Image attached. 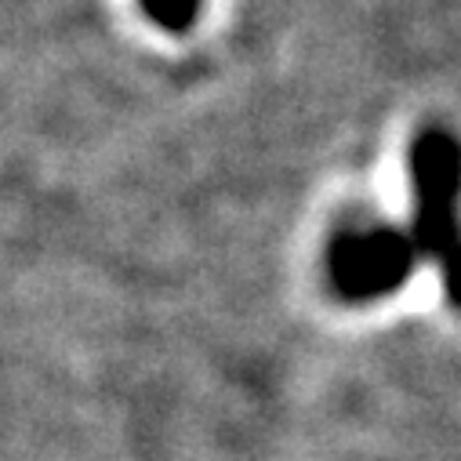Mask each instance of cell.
<instances>
[{
	"label": "cell",
	"mask_w": 461,
	"mask_h": 461,
	"mask_svg": "<svg viewBox=\"0 0 461 461\" xmlns=\"http://www.w3.org/2000/svg\"><path fill=\"white\" fill-rule=\"evenodd\" d=\"M418 251L407 233L393 225L345 229L327 251L330 287L345 302H375L407 284Z\"/></svg>",
	"instance_id": "cell-2"
},
{
	"label": "cell",
	"mask_w": 461,
	"mask_h": 461,
	"mask_svg": "<svg viewBox=\"0 0 461 461\" xmlns=\"http://www.w3.org/2000/svg\"><path fill=\"white\" fill-rule=\"evenodd\" d=\"M418 255L436 258L447 298L461 309V142L443 128L421 131L411 149Z\"/></svg>",
	"instance_id": "cell-1"
},
{
	"label": "cell",
	"mask_w": 461,
	"mask_h": 461,
	"mask_svg": "<svg viewBox=\"0 0 461 461\" xmlns=\"http://www.w3.org/2000/svg\"><path fill=\"white\" fill-rule=\"evenodd\" d=\"M142 8L157 26H164L171 33H182L196 23L200 0H142Z\"/></svg>",
	"instance_id": "cell-3"
}]
</instances>
